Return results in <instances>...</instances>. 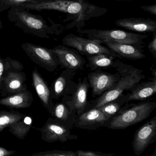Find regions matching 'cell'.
Wrapping results in <instances>:
<instances>
[{
    "label": "cell",
    "instance_id": "cell-1",
    "mask_svg": "<svg viewBox=\"0 0 156 156\" xmlns=\"http://www.w3.org/2000/svg\"><path fill=\"white\" fill-rule=\"evenodd\" d=\"M21 7L33 10H55L75 15L76 19L67 26L68 29L77 27L79 30L85 24V21L99 17L108 12L105 8H100L88 2L81 3L69 0H46L35 3L20 5Z\"/></svg>",
    "mask_w": 156,
    "mask_h": 156
},
{
    "label": "cell",
    "instance_id": "cell-2",
    "mask_svg": "<svg viewBox=\"0 0 156 156\" xmlns=\"http://www.w3.org/2000/svg\"><path fill=\"white\" fill-rule=\"evenodd\" d=\"M114 68L119 74L117 82L112 88L87 105L86 111L89 108H98L106 103L115 99L123 94L124 91L131 90L133 87L146 77L142 70L119 61H116Z\"/></svg>",
    "mask_w": 156,
    "mask_h": 156
},
{
    "label": "cell",
    "instance_id": "cell-3",
    "mask_svg": "<svg viewBox=\"0 0 156 156\" xmlns=\"http://www.w3.org/2000/svg\"><path fill=\"white\" fill-rule=\"evenodd\" d=\"M156 108L155 101L125 105L117 114L108 120L105 127L110 129H125L148 118Z\"/></svg>",
    "mask_w": 156,
    "mask_h": 156
},
{
    "label": "cell",
    "instance_id": "cell-4",
    "mask_svg": "<svg viewBox=\"0 0 156 156\" xmlns=\"http://www.w3.org/2000/svg\"><path fill=\"white\" fill-rule=\"evenodd\" d=\"M79 32L86 35L88 39L97 40L105 42L134 44L142 47L144 40L148 36L134 33L128 32L119 30H79Z\"/></svg>",
    "mask_w": 156,
    "mask_h": 156
},
{
    "label": "cell",
    "instance_id": "cell-5",
    "mask_svg": "<svg viewBox=\"0 0 156 156\" xmlns=\"http://www.w3.org/2000/svg\"><path fill=\"white\" fill-rule=\"evenodd\" d=\"M62 43L64 45L75 49L81 55L89 56L97 54L105 53L119 57L116 54L103 45V42L99 40L86 39L70 34L63 39Z\"/></svg>",
    "mask_w": 156,
    "mask_h": 156
},
{
    "label": "cell",
    "instance_id": "cell-6",
    "mask_svg": "<svg viewBox=\"0 0 156 156\" xmlns=\"http://www.w3.org/2000/svg\"><path fill=\"white\" fill-rule=\"evenodd\" d=\"M21 48L33 62L48 72H54L60 65L58 57L51 49L29 43L23 44Z\"/></svg>",
    "mask_w": 156,
    "mask_h": 156
},
{
    "label": "cell",
    "instance_id": "cell-7",
    "mask_svg": "<svg viewBox=\"0 0 156 156\" xmlns=\"http://www.w3.org/2000/svg\"><path fill=\"white\" fill-rule=\"evenodd\" d=\"M37 129L41 132L42 140L48 143L58 141L64 143L78 138L76 135L71 133L70 129L52 118H49L42 127Z\"/></svg>",
    "mask_w": 156,
    "mask_h": 156
},
{
    "label": "cell",
    "instance_id": "cell-8",
    "mask_svg": "<svg viewBox=\"0 0 156 156\" xmlns=\"http://www.w3.org/2000/svg\"><path fill=\"white\" fill-rule=\"evenodd\" d=\"M156 140V116L147 121L137 130L132 141V147L137 156L142 154Z\"/></svg>",
    "mask_w": 156,
    "mask_h": 156
},
{
    "label": "cell",
    "instance_id": "cell-9",
    "mask_svg": "<svg viewBox=\"0 0 156 156\" xmlns=\"http://www.w3.org/2000/svg\"><path fill=\"white\" fill-rule=\"evenodd\" d=\"M119 77V74H114L101 71V69L93 71L87 76L89 87L92 90L93 97L99 96L112 88Z\"/></svg>",
    "mask_w": 156,
    "mask_h": 156
},
{
    "label": "cell",
    "instance_id": "cell-10",
    "mask_svg": "<svg viewBox=\"0 0 156 156\" xmlns=\"http://www.w3.org/2000/svg\"><path fill=\"white\" fill-rule=\"evenodd\" d=\"M12 8L11 12L15 17L16 21L27 31L37 35L48 31V25L43 20L25 11L21 6H13Z\"/></svg>",
    "mask_w": 156,
    "mask_h": 156
},
{
    "label": "cell",
    "instance_id": "cell-11",
    "mask_svg": "<svg viewBox=\"0 0 156 156\" xmlns=\"http://www.w3.org/2000/svg\"><path fill=\"white\" fill-rule=\"evenodd\" d=\"M51 50L58 57L62 67L74 72L84 69L85 60L75 49L66 45H59Z\"/></svg>",
    "mask_w": 156,
    "mask_h": 156
},
{
    "label": "cell",
    "instance_id": "cell-12",
    "mask_svg": "<svg viewBox=\"0 0 156 156\" xmlns=\"http://www.w3.org/2000/svg\"><path fill=\"white\" fill-rule=\"evenodd\" d=\"M89 87L87 76L81 79L75 88L69 95L62 98L69 107L76 112L77 115L85 112L88 105L87 93Z\"/></svg>",
    "mask_w": 156,
    "mask_h": 156
},
{
    "label": "cell",
    "instance_id": "cell-13",
    "mask_svg": "<svg viewBox=\"0 0 156 156\" xmlns=\"http://www.w3.org/2000/svg\"><path fill=\"white\" fill-rule=\"evenodd\" d=\"M110 119L98 108H92L78 115L74 127L81 129L93 130L105 126Z\"/></svg>",
    "mask_w": 156,
    "mask_h": 156
},
{
    "label": "cell",
    "instance_id": "cell-14",
    "mask_svg": "<svg viewBox=\"0 0 156 156\" xmlns=\"http://www.w3.org/2000/svg\"><path fill=\"white\" fill-rule=\"evenodd\" d=\"M26 75L22 71L4 73L2 81V97L20 93L27 89Z\"/></svg>",
    "mask_w": 156,
    "mask_h": 156
},
{
    "label": "cell",
    "instance_id": "cell-15",
    "mask_svg": "<svg viewBox=\"0 0 156 156\" xmlns=\"http://www.w3.org/2000/svg\"><path fill=\"white\" fill-rule=\"evenodd\" d=\"M75 73L65 69L53 82L50 88L51 97L52 99H59L72 94L77 85L73 80Z\"/></svg>",
    "mask_w": 156,
    "mask_h": 156
},
{
    "label": "cell",
    "instance_id": "cell-16",
    "mask_svg": "<svg viewBox=\"0 0 156 156\" xmlns=\"http://www.w3.org/2000/svg\"><path fill=\"white\" fill-rule=\"evenodd\" d=\"M115 24L126 30L139 33L156 32V21L150 19L125 18L116 21Z\"/></svg>",
    "mask_w": 156,
    "mask_h": 156
},
{
    "label": "cell",
    "instance_id": "cell-17",
    "mask_svg": "<svg viewBox=\"0 0 156 156\" xmlns=\"http://www.w3.org/2000/svg\"><path fill=\"white\" fill-rule=\"evenodd\" d=\"M103 44L116 54L119 57L135 60L146 57L142 50V47L137 45L112 42H105Z\"/></svg>",
    "mask_w": 156,
    "mask_h": 156
},
{
    "label": "cell",
    "instance_id": "cell-18",
    "mask_svg": "<svg viewBox=\"0 0 156 156\" xmlns=\"http://www.w3.org/2000/svg\"><path fill=\"white\" fill-rule=\"evenodd\" d=\"M32 80L33 85L43 106L51 115L53 111L54 104L51 97L50 88L37 70L33 71Z\"/></svg>",
    "mask_w": 156,
    "mask_h": 156
},
{
    "label": "cell",
    "instance_id": "cell-19",
    "mask_svg": "<svg viewBox=\"0 0 156 156\" xmlns=\"http://www.w3.org/2000/svg\"><path fill=\"white\" fill-rule=\"evenodd\" d=\"M51 115L56 121L71 129L74 127L77 115L75 110L71 109L64 102L54 104L53 111Z\"/></svg>",
    "mask_w": 156,
    "mask_h": 156
},
{
    "label": "cell",
    "instance_id": "cell-20",
    "mask_svg": "<svg viewBox=\"0 0 156 156\" xmlns=\"http://www.w3.org/2000/svg\"><path fill=\"white\" fill-rule=\"evenodd\" d=\"M127 94L128 101H145L151 98L156 93V78L151 81L139 83L133 87Z\"/></svg>",
    "mask_w": 156,
    "mask_h": 156
},
{
    "label": "cell",
    "instance_id": "cell-21",
    "mask_svg": "<svg viewBox=\"0 0 156 156\" xmlns=\"http://www.w3.org/2000/svg\"><path fill=\"white\" fill-rule=\"evenodd\" d=\"M34 101L32 94L28 89L20 93L7 96L0 99V105L15 108H26Z\"/></svg>",
    "mask_w": 156,
    "mask_h": 156
},
{
    "label": "cell",
    "instance_id": "cell-22",
    "mask_svg": "<svg viewBox=\"0 0 156 156\" xmlns=\"http://www.w3.org/2000/svg\"><path fill=\"white\" fill-rule=\"evenodd\" d=\"M115 55L108 54L99 53L87 56V67L91 71L102 68L114 67L115 63Z\"/></svg>",
    "mask_w": 156,
    "mask_h": 156
},
{
    "label": "cell",
    "instance_id": "cell-23",
    "mask_svg": "<svg viewBox=\"0 0 156 156\" xmlns=\"http://www.w3.org/2000/svg\"><path fill=\"white\" fill-rule=\"evenodd\" d=\"M127 102V94H122L118 98L106 103L98 108L110 119L117 114Z\"/></svg>",
    "mask_w": 156,
    "mask_h": 156
},
{
    "label": "cell",
    "instance_id": "cell-24",
    "mask_svg": "<svg viewBox=\"0 0 156 156\" xmlns=\"http://www.w3.org/2000/svg\"><path fill=\"white\" fill-rule=\"evenodd\" d=\"M32 125V119L26 115L20 120L14 122L9 126V131L19 139L23 140L30 131Z\"/></svg>",
    "mask_w": 156,
    "mask_h": 156
},
{
    "label": "cell",
    "instance_id": "cell-25",
    "mask_svg": "<svg viewBox=\"0 0 156 156\" xmlns=\"http://www.w3.org/2000/svg\"><path fill=\"white\" fill-rule=\"evenodd\" d=\"M26 116L18 111L0 110V132Z\"/></svg>",
    "mask_w": 156,
    "mask_h": 156
},
{
    "label": "cell",
    "instance_id": "cell-26",
    "mask_svg": "<svg viewBox=\"0 0 156 156\" xmlns=\"http://www.w3.org/2000/svg\"><path fill=\"white\" fill-rule=\"evenodd\" d=\"M3 61L4 63L3 73L10 72L22 71L24 68L23 65L20 62L10 57L3 59Z\"/></svg>",
    "mask_w": 156,
    "mask_h": 156
},
{
    "label": "cell",
    "instance_id": "cell-27",
    "mask_svg": "<svg viewBox=\"0 0 156 156\" xmlns=\"http://www.w3.org/2000/svg\"><path fill=\"white\" fill-rule=\"evenodd\" d=\"M32 156H76L75 151H72L53 150L34 153Z\"/></svg>",
    "mask_w": 156,
    "mask_h": 156
},
{
    "label": "cell",
    "instance_id": "cell-28",
    "mask_svg": "<svg viewBox=\"0 0 156 156\" xmlns=\"http://www.w3.org/2000/svg\"><path fill=\"white\" fill-rule=\"evenodd\" d=\"M75 152L76 156H112L115 155L113 153H105L92 151L77 150Z\"/></svg>",
    "mask_w": 156,
    "mask_h": 156
},
{
    "label": "cell",
    "instance_id": "cell-29",
    "mask_svg": "<svg viewBox=\"0 0 156 156\" xmlns=\"http://www.w3.org/2000/svg\"><path fill=\"white\" fill-rule=\"evenodd\" d=\"M45 0H2L3 4L13 6H19L29 3H35Z\"/></svg>",
    "mask_w": 156,
    "mask_h": 156
},
{
    "label": "cell",
    "instance_id": "cell-30",
    "mask_svg": "<svg viewBox=\"0 0 156 156\" xmlns=\"http://www.w3.org/2000/svg\"><path fill=\"white\" fill-rule=\"evenodd\" d=\"M148 48L152 55L156 58V32L153 33L152 40L149 43Z\"/></svg>",
    "mask_w": 156,
    "mask_h": 156
},
{
    "label": "cell",
    "instance_id": "cell-31",
    "mask_svg": "<svg viewBox=\"0 0 156 156\" xmlns=\"http://www.w3.org/2000/svg\"><path fill=\"white\" fill-rule=\"evenodd\" d=\"M141 8L145 11L153 15H156V4H152L149 6H141Z\"/></svg>",
    "mask_w": 156,
    "mask_h": 156
},
{
    "label": "cell",
    "instance_id": "cell-32",
    "mask_svg": "<svg viewBox=\"0 0 156 156\" xmlns=\"http://www.w3.org/2000/svg\"><path fill=\"white\" fill-rule=\"evenodd\" d=\"M15 151L9 150L3 147H0V156H10L16 154Z\"/></svg>",
    "mask_w": 156,
    "mask_h": 156
},
{
    "label": "cell",
    "instance_id": "cell-33",
    "mask_svg": "<svg viewBox=\"0 0 156 156\" xmlns=\"http://www.w3.org/2000/svg\"><path fill=\"white\" fill-rule=\"evenodd\" d=\"M4 72V63L3 59H2L1 54H0V91L2 88V76Z\"/></svg>",
    "mask_w": 156,
    "mask_h": 156
},
{
    "label": "cell",
    "instance_id": "cell-34",
    "mask_svg": "<svg viewBox=\"0 0 156 156\" xmlns=\"http://www.w3.org/2000/svg\"><path fill=\"white\" fill-rule=\"evenodd\" d=\"M151 70L152 72V76H153V78H156V71L155 68H151Z\"/></svg>",
    "mask_w": 156,
    "mask_h": 156
},
{
    "label": "cell",
    "instance_id": "cell-35",
    "mask_svg": "<svg viewBox=\"0 0 156 156\" xmlns=\"http://www.w3.org/2000/svg\"><path fill=\"white\" fill-rule=\"evenodd\" d=\"M88 0H76V1L80 3H83L84 2H88Z\"/></svg>",
    "mask_w": 156,
    "mask_h": 156
}]
</instances>
